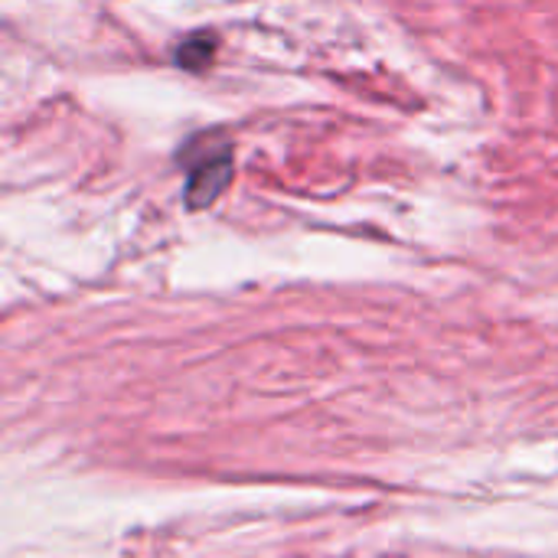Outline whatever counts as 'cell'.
I'll return each mask as SVG.
<instances>
[]
</instances>
